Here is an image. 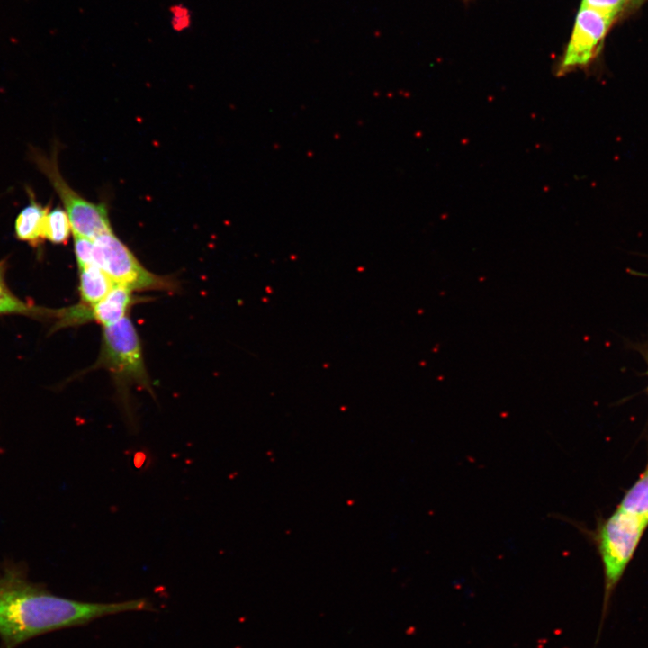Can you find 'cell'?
I'll use <instances>...</instances> for the list:
<instances>
[{"mask_svg":"<svg viewBox=\"0 0 648 648\" xmlns=\"http://www.w3.org/2000/svg\"><path fill=\"white\" fill-rule=\"evenodd\" d=\"M72 228L68 216L60 206L50 208L45 221V239L55 245H64L68 242Z\"/></svg>","mask_w":648,"mask_h":648,"instance_id":"obj_11","label":"cell"},{"mask_svg":"<svg viewBox=\"0 0 648 648\" xmlns=\"http://www.w3.org/2000/svg\"><path fill=\"white\" fill-rule=\"evenodd\" d=\"M171 24L175 31L182 32L191 24V14L189 9L183 4H175L170 8Z\"/></svg>","mask_w":648,"mask_h":648,"instance_id":"obj_15","label":"cell"},{"mask_svg":"<svg viewBox=\"0 0 648 648\" xmlns=\"http://www.w3.org/2000/svg\"><path fill=\"white\" fill-rule=\"evenodd\" d=\"M153 609L147 598L100 603L57 596L31 582L18 568H6L0 575V639L4 648L106 616Z\"/></svg>","mask_w":648,"mask_h":648,"instance_id":"obj_1","label":"cell"},{"mask_svg":"<svg viewBox=\"0 0 648 648\" xmlns=\"http://www.w3.org/2000/svg\"><path fill=\"white\" fill-rule=\"evenodd\" d=\"M633 6V0H582L580 7L597 11L615 22L627 8Z\"/></svg>","mask_w":648,"mask_h":648,"instance_id":"obj_13","label":"cell"},{"mask_svg":"<svg viewBox=\"0 0 648 648\" xmlns=\"http://www.w3.org/2000/svg\"><path fill=\"white\" fill-rule=\"evenodd\" d=\"M134 302L132 290L114 284L104 299L93 306H89L90 319L103 327L115 324L128 316V311Z\"/></svg>","mask_w":648,"mask_h":648,"instance_id":"obj_8","label":"cell"},{"mask_svg":"<svg viewBox=\"0 0 648 648\" xmlns=\"http://www.w3.org/2000/svg\"><path fill=\"white\" fill-rule=\"evenodd\" d=\"M94 264L115 284L132 291L174 289V282L148 270L113 231L94 239Z\"/></svg>","mask_w":648,"mask_h":648,"instance_id":"obj_5","label":"cell"},{"mask_svg":"<svg viewBox=\"0 0 648 648\" xmlns=\"http://www.w3.org/2000/svg\"><path fill=\"white\" fill-rule=\"evenodd\" d=\"M74 251L78 268L94 264V239L74 235Z\"/></svg>","mask_w":648,"mask_h":648,"instance_id":"obj_14","label":"cell"},{"mask_svg":"<svg viewBox=\"0 0 648 648\" xmlns=\"http://www.w3.org/2000/svg\"><path fill=\"white\" fill-rule=\"evenodd\" d=\"M617 508L648 519V460L644 471L626 491Z\"/></svg>","mask_w":648,"mask_h":648,"instance_id":"obj_10","label":"cell"},{"mask_svg":"<svg viewBox=\"0 0 648 648\" xmlns=\"http://www.w3.org/2000/svg\"><path fill=\"white\" fill-rule=\"evenodd\" d=\"M58 151L57 145L50 155L31 146L28 156L30 161L46 176L62 202L73 235L94 239L102 234L112 232L106 205L87 201L68 184L59 170Z\"/></svg>","mask_w":648,"mask_h":648,"instance_id":"obj_3","label":"cell"},{"mask_svg":"<svg viewBox=\"0 0 648 648\" xmlns=\"http://www.w3.org/2000/svg\"><path fill=\"white\" fill-rule=\"evenodd\" d=\"M4 261L0 262V314L32 313L34 310L19 300L8 289L4 278Z\"/></svg>","mask_w":648,"mask_h":648,"instance_id":"obj_12","label":"cell"},{"mask_svg":"<svg viewBox=\"0 0 648 648\" xmlns=\"http://www.w3.org/2000/svg\"><path fill=\"white\" fill-rule=\"evenodd\" d=\"M646 359H647V364H648V357H646ZM647 375H648V369H647ZM646 391H647V394H648V386L646 388Z\"/></svg>","mask_w":648,"mask_h":648,"instance_id":"obj_17","label":"cell"},{"mask_svg":"<svg viewBox=\"0 0 648 648\" xmlns=\"http://www.w3.org/2000/svg\"><path fill=\"white\" fill-rule=\"evenodd\" d=\"M613 21L590 8L580 7L572 36L557 68L563 76L590 65L601 50L605 37Z\"/></svg>","mask_w":648,"mask_h":648,"instance_id":"obj_6","label":"cell"},{"mask_svg":"<svg viewBox=\"0 0 648 648\" xmlns=\"http://www.w3.org/2000/svg\"><path fill=\"white\" fill-rule=\"evenodd\" d=\"M25 189L29 202L16 217L14 234L17 239L26 242L33 248H38L45 240V221L51 206L50 203L43 205L40 202L30 186H26Z\"/></svg>","mask_w":648,"mask_h":648,"instance_id":"obj_7","label":"cell"},{"mask_svg":"<svg viewBox=\"0 0 648 648\" xmlns=\"http://www.w3.org/2000/svg\"><path fill=\"white\" fill-rule=\"evenodd\" d=\"M104 368L121 387L138 385L152 393L139 334L129 316L103 327L101 350L94 369Z\"/></svg>","mask_w":648,"mask_h":648,"instance_id":"obj_4","label":"cell"},{"mask_svg":"<svg viewBox=\"0 0 648 648\" xmlns=\"http://www.w3.org/2000/svg\"><path fill=\"white\" fill-rule=\"evenodd\" d=\"M647 527V518L617 508L591 533L604 572L602 618Z\"/></svg>","mask_w":648,"mask_h":648,"instance_id":"obj_2","label":"cell"},{"mask_svg":"<svg viewBox=\"0 0 648 648\" xmlns=\"http://www.w3.org/2000/svg\"><path fill=\"white\" fill-rule=\"evenodd\" d=\"M644 0H633L634 5H638L642 3Z\"/></svg>","mask_w":648,"mask_h":648,"instance_id":"obj_16","label":"cell"},{"mask_svg":"<svg viewBox=\"0 0 648 648\" xmlns=\"http://www.w3.org/2000/svg\"><path fill=\"white\" fill-rule=\"evenodd\" d=\"M112 280L96 265L79 268L81 303L93 306L104 299L114 286Z\"/></svg>","mask_w":648,"mask_h":648,"instance_id":"obj_9","label":"cell"}]
</instances>
